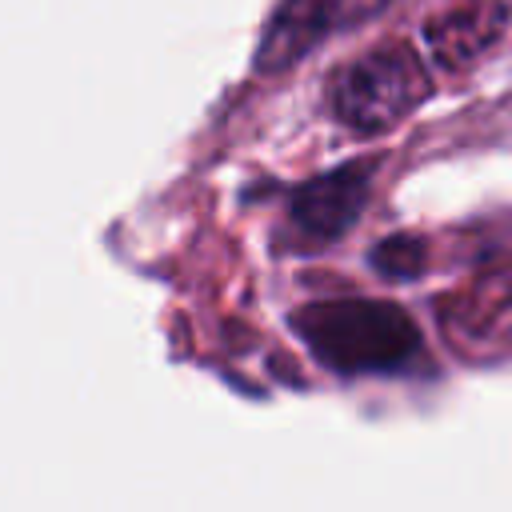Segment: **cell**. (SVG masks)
Segmentation results:
<instances>
[{
  "instance_id": "cell-1",
  "label": "cell",
  "mask_w": 512,
  "mask_h": 512,
  "mask_svg": "<svg viewBox=\"0 0 512 512\" xmlns=\"http://www.w3.org/2000/svg\"><path fill=\"white\" fill-rule=\"evenodd\" d=\"M292 332L324 368L340 376L400 372L420 356V328L392 300H316L292 312Z\"/></svg>"
},
{
  "instance_id": "cell-2",
  "label": "cell",
  "mask_w": 512,
  "mask_h": 512,
  "mask_svg": "<svg viewBox=\"0 0 512 512\" xmlns=\"http://www.w3.org/2000/svg\"><path fill=\"white\" fill-rule=\"evenodd\" d=\"M432 92L424 60L408 44H376L328 76V112L356 136H380L404 124Z\"/></svg>"
},
{
  "instance_id": "cell-3",
  "label": "cell",
  "mask_w": 512,
  "mask_h": 512,
  "mask_svg": "<svg viewBox=\"0 0 512 512\" xmlns=\"http://www.w3.org/2000/svg\"><path fill=\"white\" fill-rule=\"evenodd\" d=\"M388 0H280L264 24L252 64L260 72H284L300 64L316 44L368 24Z\"/></svg>"
},
{
  "instance_id": "cell-4",
  "label": "cell",
  "mask_w": 512,
  "mask_h": 512,
  "mask_svg": "<svg viewBox=\"0 0 512 512\" xmlns=\"http://www.w3.org/2000/svg\"><path fill=\"white\" fill-rule=\"evenodd\" d=\"M372 160H352L340 164L324 176L304 180L292 200H288V220L300 236H308L312 244H328L340 240L364 212L368 204V188H372Z\"/></svg>"
},
{
  "instance_id": "cell-5",
  "label": "cell",
  "mask_w": 512,
  "mask_h": 512,
  "mask_svg": "<svg viewBox=\"0 0 512 512\" xmlns=\"http://www.w3.org/2000/svg\"><path fill=\"white\" fill-rule=\"evenodd\" d=\"M508 24V0H464L424 24V48L444 68H468L508 36Z\"/></svg>"
},
{
  "instance_id": "cell-6",
  "label": "cell",
  "mask_w": 512,
  "mask_h": 512,
  "mask_svg": "<svg viewBox=\"0 0 512 512\" xmlns=\"http://www.w3.org/2000/svg\"><path fill=\"white\" fill-rule=\"evenodd\" d=\"M372 268L384 276V280H412L420 268H424V244L416 236H388L372 248Z\"/></svg>"
}]
</instances>
